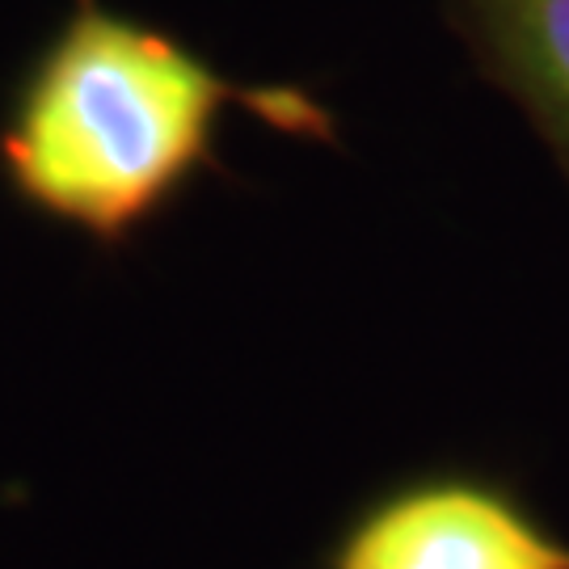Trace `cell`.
Here are the masks:
<instances>
[{"mask_svg":"<svg viewBox=\"0 0 569 569\" xmlns=\"http://www.w3.org/2000/svg\"><path fill=\"white\" fill-rule=\"evenodd\" d=\"M228 102L321 131V110L300 93H249L178 39L81 0L21 89L0 161L39 211L119 241L211 157Z\"/></svg>","mask_w":569,"mask_h":569,"instance_id":"cell-1","label":"cell"},{"mask_svg":"<svg viewBox=\"0 0 569 569\" xmlns=\"http://www.w3.org/2000/svg\"><path fill=\"white\" fill-rule=\"evenodd\" d=\"M338 569H569V552L486 489L430 486L376 510Z\"/></svg>","mask_w":569,"mask_h":569,"instance_id":"cell-2","label":"cell"},{"mask_svg":"<svg viewBox=\"0 0 569 569\" xmlns=\"http://www.w3.org/2000/svg\"><path fill=\"white\" fill-rule=\"evenodd\" d=\"M489 51L569 143V0H472Z\"/></svg>","mask_w":569,"mask_h":569,"instance_id":"cell-3","label":"cell"}]
</instances>
